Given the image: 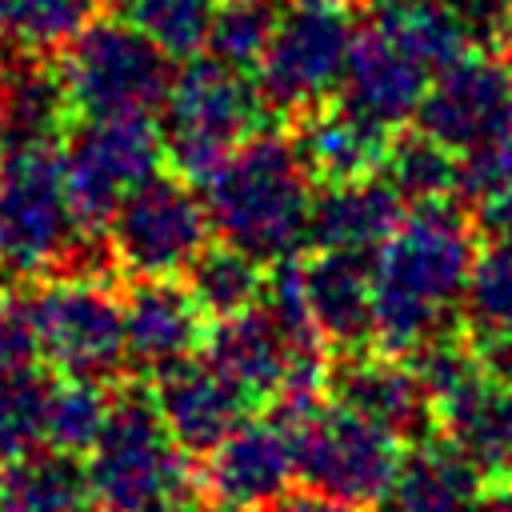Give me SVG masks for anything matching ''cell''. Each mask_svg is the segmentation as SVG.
Returning a JSON list of instances; mask_svg holds the SVG:
<instances>
[{"label": "cell", "instance_id": "obj_34", "mask_svg": "<svg viewBox=\"0 0 512 512\" xmlns=\"http://www.w3.org/2000/svg\"><path fill=\"white\" fill-rule=\"evenodd\" d=\"M40 360V332L32 316V296H0V380L32 372Z\"/></svg>", "mask_w": 512, "mask_h": 512}, {"label": "cell", "instance_id": "obj_38", "mask_svg": "<svg viewBox=\"0 0 512 512\" xmlns=\"http://www.w3.org/2000/svg\"><path fill=\"white\" fill-rule=\"evenodd\" d=\"M184 512H252V508H236V504H204V508H184Z\"/></svg>", "mask_w": 512, "mask_h": 512}, {"label": "cell", "instance_id": "obj_29", "mask_svg": "<svg viewBox=\"0 0 512 512\" xmlns=\"http://www.w3.org/2000/svg\"><path fill=\"white\" fill-rule=\"evenodd\" d=\"M112 396L104 392V380L92 376H60L48 384L44 400V448L80 456L96 444L104 420H108Z\"/></svg>", "mask_w": 512, "mask_h": 512}, {"label": "cell", "instance_id": "obj_36", "mask_svg": "<svg viewBox=\"0 0 512 512\" xmlns=\"http://www.w3.org/2000/svg\"><path fill=\"white\" fill-rule=\"evenodd\" d=\"M480 340V360H484V368L496 376V380H504V384H512V328H500V332H488V336H476Z\"/></svg>", "mask_w": 512, "mask_h": 512}, {"label": "cell", "instance_id": "obj_15", "mask_svg": "<svg viewBox=\"0 0 512 512\" xmlns=\"http://www.w3.org/2000/svg\"><path fill=\"white\" fill-rule=\"evenodd\" d=\"M124 352L144 372H164L204 348V308L176 276H136L120 300Z\"/></svg>", "mask_w": 512, "mask_h": 512}, {"label": "cell", "instance_id": "obj_8", "mask_svg": "<svg viewBox=\"0 0 512 512\" xmlns=\"http://www.w3.org/2000/svg\"><path fill=\"white\" fill-rule=\"evenodd\" d=\"M292 436H296V476L308 488L352 500L360 508L388 500L404 460L400 436L392 428L368 420L364 412L340 400H320L308 416L292 424Z\"/></svg>", "mask_w": 512, "mask_h": 512}, {"label": "cell", "instance_id": "obj_12", "mask_svg": "<svg viewBox=\"0 0 512 512\" xmlns=\"http://www.w3.org/2000/svg\"><path fill=\"white\" fill-rule=\"evenodd\" d=\"M416 124L456 156L512 140V60L468 48L460 60L432 72Z\"/></svg>", "mask_w": 512, "mask_h": 512}, {"label": "cell", "instance_id": "obj_21", "mask_svg": "<svg viewBox=\"0 0 512 512\" xmlns=\"http://www.w3.org/2000/svg\"><path fill=\"white\" fill-rule=\"evenodd\" d=\"M312 180L320 184H344V180H364L380 176L384 156H388V128L372 124L368 116L352 112L348 104L336 108H312L300 120V132L292 136Z\"/></svg>", "mask_w": 512, "mask_h": 512}, {"label": "cell", "instance_id": "obj_18", "mask_svg": "<svg viewBox=\"0 0 512 512\" xmlns=\"http://www.w3.org/2000/svg\"><path fill=\"white\" fill-rule=\"evenodd\" d=\"M400 220H404V196L384 176L324 184V192L312 196L308 244L324 252H348L372 260L380 244L400 228Z\"/></svg>", "mask_w": 512, "mask_h": 512}, {"label": "cell", "instance_id": "obj_10", "mask_svg": "<svg viewBox=\"0 0 512 512\" xmlns=\"http://www.w3.org/2000/svg\"><path fill=\"white\" fill-rule=\"evenodd\" d=\"M208 204L184 176H148L112 212L104 236L112 260L132 276H180L208 248Z\"/></svg>", "mask_w": 512, "mask_h": 512}, {"label": "cell", "instance_id": "obj_17", "mask_svg": "<svg viewBox=\"0 0 512 512\" xmlns=\"http://www.w3.org/2000/svg\"><path fill=\"white\" fill-rule=\"evenodd\" d=\"M428 80L432 72L416 56H408L400 44H392L384 32L368 24L352 44V56L340 80V104H348L352 112L392 132L416 120Z\"/></svg>", "mask_w": 512, "mask_h": 512}, {"label": "cell", "instance_id": "obj_14", "mask_svg": "<svg viewBox=\"0 0 512 512\" xmlns=\"http://www.w3.org/2000/svg\"><path fill=\"white\" fill-rule=\"evenodd\" d=\"M432 420L488 484L512 480V384L496 380L484 360L432 392Z\"/></svg>", "mask_w": 512, "mask_h": 512}, {"label": "cell", "instance_id": "obj_9", "mask_svg": "<svg viewBox=\"0 0 512 512\" xmlns=\"http://www.w3.org/2000/svg\"><path fill=\"white\" fill-rule=\"evenodd\" d=\"M64 188L80 236H100L120 200L160 172L164 136L156 124L136 116H92L60 148Z\"/></svg>", "mask_w": 512, "mask_h": 512}, {"label": "cell", "instance_id": "obj_23", "mask_svg": "<svg viewBox=\"0 0 512 512\" xmlns=\"http://www.w3.org/2000/svg\"><path fill=\"white\" fill-rule=\"evenodd\" d=\"M372 28L416 56L428 72H440L476 48L452 0H372Z\"/></svg>", "mask_w": 512, "mask_h": 512}, {"label": "cell", "instance_id": "obj_7", "mask_svg": "<svg viewBox=\"0 0 512 512\" xmlns=\"http://www.w3.org/2000/svg\"><path fill=\"white\" fill-rule=\"evenodd\" d=\"M356 36V0H280L272 40L256 64L268 108L304 116L340 92Z\"/></svg>", "mask_w": 512, "mask_h": 512}, {"label": "cell", "instance_id": "obj_3", "mask_svg": "<svg viewBox=\"0 0 512 512\" xmlns=\"http://www.w3.org/2000/svg\"><path fill=\"white\" fill-rule=\"evenodd\" d=\"M152 388H120L88 448V492L104 512H184L196 472Z\"/></svg>", "mask_w": 512, "mask_h": 512}, {"label": "cell", "instance_id": "obj_2", "mask_svg": "<svg viewBox=\"0 0 512 512\" xmlns=\"http://www.w3.org/2000/svg\"><path fill=\"white\" fill-rule=\"evenodd\" d=\"M312 196V172L296 140L264 128L204 184L208 220L220 240L260 260H284L308 240Z\"/></svg>", "mask_w": 512, "mask_h": 512}, {"label": "cell", "instance_id": "obj_4", "mask_svg": "<svg viewBox=\"0 0 512 512\" xmlns=\"http://www.w3.org/2000/svg\"><path fill=\"white\" fill-rule=\"evenodd\" d=\"M264 92L236 68L208 56H188L164 96V156L176 176L208 184L224 160L264 128Z\"/></svg>", "mask_w": 512, "mask_h": 512}, {"label": "cell", "instance_id": "obj_39", "mask_svg": "<svg viewBox=\"0 0 512 512\" xmlns=\"http://www.w3.org/2000/svg\"><path fill=\"white\" fill-rule=\"evenodd\" d=\"M100 512H104V508H100Z\"/></svg>", "mask_w": 512, "mask_h": 512}, {"label": "cell", "instance_id": "obj_11", "mask_svg": "<svg viewBox=\"0 0 512 512\" xmlns=\"http://www.w3.org/2000/svg\"><path fill=\"white\" fill-rule=\"evenodd\" d=\"M40 356L60 376H112L124 352V308L92 276H56L32 292Z\"/></svg>", "mask_w": 512, "mask_h": 512}, {"label": "cell", "instance_id": "obj_24", "mask_svg": "<svg viewBox=\"0 0 512 512\" xmlns=\"http://www.w3.org/2000/svg\"><path fill=\"white\" fill-rule=\"evenodd\" d=\"M88 500V472L68 452L36 448L0 468L4 512H84Z\"/></svg>", "mask_w": 512, "mask_h": 512}, {"label": "cell", "instance_id": "obj_25", "mask_svg": "<svg viewBox=\"0 0 512 512\" xmlns=\"http://www.w3.org/2000/svg\"><path fill=\"white\" fill-rule=\"evenodd\" d=\"M184 284L196 296V304L204 308V316L224 320V316H236V312L256 308L264 300L268 272H264V260L260 256H252V252L220 240V244H208L188 264Z\"/></svg>", "mask_w": 512, "mask_h": 512}, {"label": "cell", "instance_id": "obj_20", "mask_svg": "<svg viewBox=\"0 0 512 512\" xmlns=\"http://www.w3.org/2000/svg\"><path fill=\"white\" fill-rule=\"evenodd\" d=\"M308 312L324 344L360 352L372 340V260L316 248L304 260Z\"/></svg>", "mask_w": 512, "mask_h": 512}, {"label": "cell", "instance_id": "obj_28", "mask_svg": "<svg viewBox=\"0 0 512 512\" xmlns=\"http://www.w3.org/2000/svg\"><path fill=\"white\" fill-rule=\"evenodd\" d=\"M380 176L404 196V204L452 200L460 192V156L428 132H416L388 144Z\"/></svg>", "mask_w": 512, "mask_h": 512}, {"label": "cell", "instance_id": "obj_35", "mask_svg": "<svg viewBox=\"0 0 512 512\" xmlns=\"http://www.w3.org/2000/svg\"><path fill=\"white\" fill-rule=\"evenodd\" d=\"M268 512H368L352 500H340V496H328L320 488H288L276 504H268Z\"/></svg>", "mask_w": 512, "mask_h": 512}, {"label": "cell", "instance_id": "obj_31", "mask_svg": "<svg viewBox=\"0 0 512 512\" xmlns=\"http://www.w3.org/2000/svg\"><path fill=\"white\" fill-rule=\"evenodd\" d=\"M460 308L476 336L512 328V240H488L476 248Z\"/></svg>", "mask_w": 512, "mask_h": 512}, {"label": "cell", "instance_id": "obj_1", "mask_svg": "<svg viewBox=\"0 0 512 512\" xmlns=\"http://www.w3.org/2000/svg\"><path fill=\"white\" fill-rule=\"evenodd\" d=\"M472 256V220L452 200L412 204L372 256V340L384 352L416 356L444 336L464 300Z\"/></svg>", "mask_w": 512, "mask_h": 512}, {"label": "cell", "instance_id": "obj_37", "mask_svg": "<svg viewBox=\"0 0 512 512\" xmlns=\"http://www.w3.org/2000/svg\"><path fill=\"white\" fill-rule=\"evenodd\" d=\"M468 512H512V480L492 484L488 492H480Z\"/></svg>", "mask_w": 512, "mask_h": 512}, {"label": "cell", "instance_id": "obj_26", "mask_svg": "<svg viewBox=\"0 0 512 512\" xmlns=\"http://www.w3.org/2000/svg\"><path fill=\"white\" fill-rule=\"evenodd\" d=\"M104 0H0V40L40 56L68 48L96 16Z\"/></svg>", "mask_w": 512, "mask_h": 512}, {"label": "cell", "instance_id": "obj_13", "mask_svg": "<svg viewBox=\"0 0 512 512\" xmlns=\"http://www.w3.org/2000/svg\"><path fill=\"white\" fill-rule=\"evenodd\" d=\"M204 488L220 504L268 508L296 476V436L276 412L260 420H240L220 444L204 452Z\"/></svg>", "mask_w": 512, "mask_h": 512}, {"label": "cell", "instance_id": "obj_6", "mask_svg": "<svg viewBox=\"0 0 512 512\" xmlns=\"http://www.w3.org/2000/svg\"><path fill=\"white\" fill-rule=\"evenodd\" d=\"M56 80L68 112L92 116H136L164 104L172 68L168 52L156 48L124 16H96L68 48L56 52Z\"/></svg>", "mask_w": 512, "mask_h": 512}, {"label": "cell", "instance_id": "obj_16", "mask_svg": "<svg viewBox=\"0 0 512 512\" xmlns=\"http://www.w3.org/2000/svg\"><path fill=\"white\" fill-rule=\"evenodd\" d=\"M332 400L364 412L368 420L392 428L400 440L420 436L432 420V392L420 368L396 352H348L336 372H328Z\"/></svg>", "mask_w": 512, "mask_h": 512}, {"label": "cell", "instance_id": "obj_33", "mask_svg": "<svg viewBox=\"0 0 512 512\" xmlns=\"http://www.w3.org/2000/svg\"><path fill=\"white\" fill-rule=\"evenodd\" d=\"M44 400L48 380L36 372L0 380V468L44 448Z\"/></svg>", "mask_w": 512, "mask_h": 512}, {"label": "cell", "instance_id": "obj_5", "mask_svg": "<svg viewBox=\"0 0 512 512\" xmlns=\"http://www.w3.org/2000/svg\"><path fill=\"white\" fill-rule=\"evenodd\" d=\"M60 140H0V272L36 280L80 240Z\"/></svg>", "mask_w": 512, "mask_h": 512}, {"label": "cell", "instance_id": "obj_32", "mask_svg": "<svg viewBox=\"0 0 512 512\" xmlns=\"http://www.w3.org/2000/svg\"><path fill=\"white\" fill-rule=\"evenodd\" d=\"M276 16H280V0H220L212 32H208V52L224 64L256 72L272 40Z\"/></svg>", "mask_w": 512, "mask_h": 512}, {"label": "cell", "instance_id": "obj_27", "mask_svg": "<svg viewBox=\"0 0 512 512\" xmlns=\"http://www.w3.org/2000/svg\"><path fill=\"white\" fill-rule=\"evenodd\" d=\"M68 116L56 72L20 68L0 76V140H60Z\"/></svg>", "mask_w": 512, "mask_h": 512}, {"label": "cell", "instance_id": "obj_22", "mask_svg": "<svg viewBox=\"0 0 512 512\" xmlns=\"http://www.w3.org/2000/svg\"><path fill=\"white\" fill-rule=\"evenodd\" d=\"M480 484L484 476L456 444L444 436L420 440L412 452H404L388 504L392 512H468L480 496Z\"/></svg>", "mask_w": 512, "mask_h": 512}, {"label": "cell", "instance_id": "obj_19", "mask_svg": "<svg viewBox=\"0 0 512 512\" xmlns=\"http://www.w3.org/2000/svg\"><path fill=\"white\" fill-rule=\"evenodd\" d=\"M152 396L168 432L188 452H208L212 444H220L244 420V408H248V400L208 360H196V356L156 372Z\"/></svg>", "mask_w": 512, "mask_h": 512}, {"label": "cell", "instance_id": "obj_30", "mask_svg": "<svg viewBox=\"0 0 512 512\" xmlns=\"http://www.w3.org/2000/svg\"><path fill=\"white\" fill-rule=\"evenodd\" d=\"M112 4L116 16L136 24L172 60H188L208 48V32L220 8V0H112Z\"/></svg>", "mask_w": 512, "mask_h": 512}]
</instances>
